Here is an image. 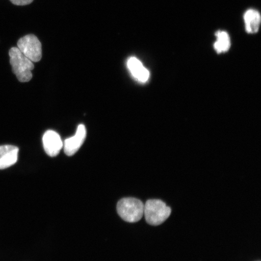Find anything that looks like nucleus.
<instances>
[{
  "label": "nucleus",
  "instance_id": "f257e3e1",
  "mask_svg": "<svg viewBox=\"0 0 261 261\" xmlns=\"http://www.w3.org/2000/svg\"><path fill=\"white\" fill-rule=\"evenodd\" d=\"M10 63L12 71L21 83H27L32 78V71L34 69L33 62L24 56L18 47H12L9 50Z\"/></svg>",
  "mask_w": 261,
  "mask_h": 261
},
{
  "label": "nucleus",
  "instance_id": "f03ea898",
  "mask_svg": "<svg viewBox=\"0 0 261 261\" xmlns=\"http://www.w3.org/2000/svg\"><path fill=\"white\" fill-rule=\"evenodd\" d=\"M171 208L165 202L158 199L148 200L144 204L145 220L152 226H159L168 219L171 214Z\"/></svg>",
  "mask_w": 261,
  "mask_h": 261
},
{
  "label": "nucleus",
  "instance_id": "7ed1b4c3",
  "mask_svg": "<svg viewBox=\"0 0 261 261\" xmlns=\"http://www.w3.org/2000/svg\"><path fill=\"white\" fill-rule=\"evenodd\" d=\"M117 211L124 221L136 223L142 219L144 213V204L136 198H124L117 203Z\"/></svg>",
  "mask_w": 261,
  "mask_h": 261
},
{
  "label": "nucleus",
  "instance_id": "20e7f679",
  "mask_svg": "<svg viewBox=\"0 0 261 261\" xmlns=\"http://www.w3.org/2000/svg\"><path fill=\"white\" fill-rule=\"evenodd\" d=\"M18 48L21 53L33 63L40 61L42 58V45L34 35H28L18 41Z\"/></svg>",
  "mask_w": 261,
  "mask_h": 261
},
{
  "label": "nucleus",
  "instance_id": "39448f33",
  "mask_svg": "<svg viewBox=\"0 0 261 261\" xmlns=\"http://www.w3.org/2000/svg\"><path fill=\"white\" fill-rule=\"evenodd\" d=\"M45 152L50 156L58 155L63 147V143L60 135L54 130H48L45 132L42 138Z\"/></svg>",
  "mask_w": 261,
  "mask_h": 261
},
{
  "label": "nucleus",
  "instance_id": "423d86ee",
  "mask_svg": "<svg viewBox=\"0 0 261 261\" xmlns=\"http://www.w3.org/2000/svg\"><path fill=\"white\" fill-rule=\"evenodd\" d=\"M87 130L84 125L77 127L76 134L73 137L65 140L64 149L65 154L72 156L78 151L86 139Z\"/></svg>",
  "mask_w": 261,
  "mask_h": 261
},
{
  "label": "nucleus",
  "instance_id": "0eeeda50",
  "mask_svg": "<svg viewBox=\"0 0 261 261\" xmlns=\"http://www.w3.org/2000/svg\"><path fill=\"white\" fill-rule=\"evenodd\" d=\"M19 149L13 145L0 146V169L11 167L18 161Z\"/></svg>",
  "mask_w": 261,
  "mask_h": 261
},
{
  "label": "nucleus",
  "instance_id": "6e6552de",
  "mask_svg": "<svg viewBox=\"0 0 261 261\" xmlns=\"http://www.w3.org/2000/svg\"><path fill=\"white\" fill-rule=\"evenodd\" d=\"M128 67L133 76L140 83H145L149 78V71L143 66L142 63L138 58L130 57L127 61Z\"/></svg>",
  "mask_w": 261,
  "mask_h": 261
},
{
  "label": "nucleus",
  "instance_id": "1a4fd4ad",
  "mask_svg": "<svg viewBox=\"0 0 261 261\" xmlns=\"http://www.w3.org/2000/svg\"><path fill=\"white\" fill-rule=\"evenodd\" d=\"M246 31L249 34H256L259 31L260 24V15L258 11L249 9L244 15Z\"/></svg>",
  "mask_w": 261,
  "mask_h": 261
},
{
  "label": "nucleus",
  "instance_id": "9d476101",
  "mask_svg": "<svg viewBox=\"0 0 261 261\" xmlns=\"http://www.w3.org/2000/svg\"><path fill=\"white\" fill-rule=\"evenodd\" d=\"M217 41L215 42L214 48L218 54L226 52L230 47V39L226 32L218 31L215 34Z\"/></svg>",
  "mask_w": 261,
  "mask_h": 261
},
{
  "label": "nucleus",
  "instance_id": "9b49d317",
  "mask_svg": "<svg viewBox=\"0 0 261 261\" xmlns=\"http://www.w3.org/2000/svg\"><path fill=\"white\" fill-rule=\"evenodd\" d=\"M10 1L16 6H25L31 4L34 0H10Z\"/></svg>",
  "mask_w": 261,
  "mask_h": 261
}]
</instances>
